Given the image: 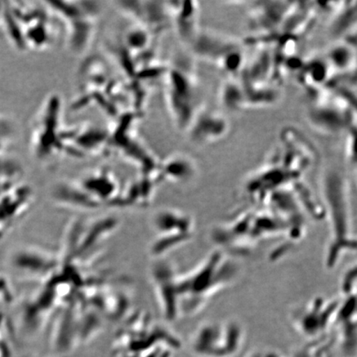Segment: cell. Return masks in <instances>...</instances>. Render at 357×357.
Returning <instances> with one entry per match:
<instances>
[{"label": "cell", "mask_w": 357, "mask_h": 357, "mask_svg": "<svg viewBox=\"0 0 357 357\" xmlns=\"http://www.w3.org/2000/svg\"><path fill=\"white\" fill-rule=\"evenodd\" d=\"M105 252L104 244L74 231H63L57 248L16 250L11 269L20 281L34 284L22 302L25 325L37 333L65 323L87 334L121 319L130 296L129 282L106 266Z\"/></svg>", "instance_id": "1"}, {"label": "cell", "mask_w": 357, "mask_h": 357, "mask_svg": "<svg viewBox=\"0 0 357 357\" xmlns=\"http://www.w3.org/2000/svg\"><path fill=\"white\" fill-rule=\"evenodd\" d=\"M234 275L233 263L222 252L211 254L188 273L178 274L162 259L155 260L150 271L156 301L167 321L198 314Z\"/></svg>", "instance_id": "2"}, {"label": "cell", "mask_w": 357, "mask_h": 357, "mask_svg": "<svg viewBox=\"0 0 357 357\" xmlns=\"http://www.w3.org/2000/svg\"><path fill=\"white\" fill-rule=\"evenodd\" d=\"M165 97L167 110L178 130L185 132L192 120L206 104L194 62L188 56H176L167 64Z\"/></svg>", "instance_id": "3"}, {"label": "cell", "mask_w": 357, "mask_h": 357, "mask_svg": "<svg viewBox=\"0 0 357 357\" xmlns=\"http://www.w3.org/2000/svg\"><path fill=\"white\" fill-rule=\"evenodd\" d=\"M48 10L65 26L66 43L74 54H83L93 42L101 15L100 3L47 1Z\"/></svg>", "instance_id": "4"}, {"label": "cell", "mask_w": 357, "mask_h": 357, "mask_svg": "<svg viewBox=\"0 0 357 357\" xmlns=\"http://www.w3.org/2000/svg\"><path fill=\"white\" fill-rule=\"evenodd\" d=\"M188 48L191 54L215 66L229 78H238L247 61L245 43L215 30L201 29Z\"/></svg>", "instance_id": "5"}, {"label": "cell", "mask_w": 357, "mask_h": 357, "mask_svg": "<svg viewBox=\"0 0 357 357\" xmlns=\"http://www.w3.org/2000/svg\"><path fill=\"white\" fill-rule=\"evenodd\" d=\"M244 341V330L235 321L208 322L196 330L190 348L198 357H234L242 349Z\"/></svg>", "instance_id": "6"}, {"label": "cell", "mask_w": 357, "mask_h": 357, "mask_svg": "<svg viewBox=\"0 0 357 357\" xmlns=\"http://www.w3.org/2000/svg\"><path fill=\"white\" fill-rule=\"evenodd\" d=\"M154 236L150 245V255L163 258L193 238L195 223L189 214L174 208H164L155 214Z\"/></svg>", "instance_id": "7"}, {"label": "cell", "mask_w": 357, "mask_h": 357, "mask_svg": "<svg viewBox=\"0 0 357 357\" xmlns=\"http://www.w3.org/2000/svg\"><path fill=\"white\" fill-rule=\"evenodd\" d=\"M34 124L32 147L36 156L47 162L66 151V130L61 128V102L52 96L44 102Z\"/></svg>", "instance_id": "8"}, {"label": "cell", "mask_w": 357, "mask_h": 357, "mask_svg": "<svg viewBox=\"0 0 357 357\" xmlns=\"http://www.w3.org/2000/svg\"><path fill=\"white\" fill-rule=\"evenodd\" d=\"M326 93H319L307 109V120L315 130L337 135L356 129V107Z\"/></svg>", "instance_id": "9"}, {"label": "cell", "mask_w": 357, "mask_h": 357, "mask_svg": "<svg viewBox=\"0 0 357 357\" xmlns=\"http://www.w3.org/2000/svg\"><path fill=\"white\" fill-rule=\"evenodd\" d=\"M229 132L230 122L225 114L205 105L195 115L185 133L191 144L208 146L225 139Z\"/></svg>", "instance_id": "10"}, {"label": "cell", "mask_w": 357, "mask_h": 357, "mask_svg": "<svg viewBox=\"0 0 357 357\" xmlns=\"http://www.w3.org/2000/svg\"><path fill=\"white\" fill-rule=\"evenodd\" d=\"M340 303L339 301L316 298L298 310L294 316V324L305 336H318L336 321Z\"/></svg>", "instance_id": "11"}, {"label": "cell", "mask_w": 357, "mask_h": 357, "mask_svg": "<svg viewBox=\"0 0 357 357\" xmlns=\"http://www.w3.org/2000/svg\"><path fill=\"white\" fill-rule=\"evenodd\" d=\"M116 3L125 15L154 36L172 26L167 2L119 1Z\"/></svg>", "instance_id": "12"}, {"label": "cell", "mask_w": 357, "mask_h": 357, "mask_svg": "<svg viewBox=\"0 0 357 357\" xmlns=\"http://www.w3.org/2000/svg\"><path fill=\"white\" fill-rule=\"evenodd\" d=\"M297 2H256L251 8V24L253 29L262 36L279 31L291 15Z\"/></svg>", "instance_id": "13"}, {"label": "cell", "mask_w": 357, "mask_h": 357, "mask_svg": "<svg viewBox=\"0 0 357 357\" xmlns=\"http://www.w3.org/2000/svg\"><path fill=\"white\" fill-rule=\"evenodd\" d=\"M172 26L178 39L189 47L202 29L200 28V6L197 1L167 2Z\"/></svg>", "instance_id": "14"}, {"label": "cell", "mask_w": 357, "mask_h": 357, "mask_svg": "<svg viewBox=\"0 0 357 357\" xmlns=\"http://www.w3.org/2000/svg\"><path fill=\"white\" fill-rule=\"evenodd\" d=\"M338 3L335 8V15L330 24L329 32L338 42L351 43V38H356V2Z\"/></svg>", "instance_id": "15"}, {"label": "cell", "mask_w": 357, "mask_h": 357, "mask_svg": "<svg viewBox=\"0 0 357 357\" xmlns=\"http://www.w3.org/2000/svg\"><path fill=\"white\" fill-rule=\"evenodd\" d=\"M196 166L188 155L175 154L160 163V173L163 181L184 182L195 176Z\"/></svg>", "instance_id": "16"}, {"label": "cell", "mask_w": 357, "mask_h": 357, "mask_svg": "<svg viewBox=\"0 0 357 357\" xmlns=\"http://www.w3.org/2000/svg\"><path fill=\"white\" fill-rule=\"evenodd\" d=\"M328 63L333 73H349L356 70V47L347 42H337L327 55Z\"/></svg>", "instance_id": "17"}]
</instances>
